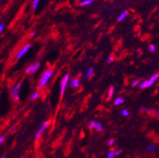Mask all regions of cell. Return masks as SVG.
I'll return each instance as SVG.
<instances>
[{
  "label": "cell",
  "mask_w": 159,
  "mask_h": 158,
  "mask_svg": "<svg viewBox=\"0 0 159 158\" xmlns=\"http://www.w3.org/2000/svg\"><path fill=\"white\" fill-rule=\"evenodd\" d=\"M53 73H54V70H48L44 73V75L41 76V81H40V82H39L38 84L39 88H42L43 86H44L46 84L48 83L49 79L53 76Z\"/></svg>",
  "instance_id": "1"
},
{
  "label": "cell",
  "mask_w": 159,
  "mask_h": 158,
  "mask_svg": "<svg viewBox=\"0 0 159 158\" xmlns=\"http://www.w3.org/2000/svg\"><path fill=\"white\" fill-rule=\"evenodd\" d=\"M21 86V82L19 81L16 86L11 89V96L15 100H18L20 97H19V92H20Z\"/></svg>",
  "instance_id": "2"
},
{
  "label": "cell",
  "mask_w": 159,
  "mask_h": 158,
  "mask_svg": "<svg viewBox=\"0 0 159 158\" xmlns=\"http://www.w3.org/2000/svg\"><path fill=\"white\" fill-rule=\"evenodd\" d=\"M70 78V75L69 74H67L63 79L60 81V96H63L65 92V89H66V86L67 85V82H68V80Z\"/></svg>",
  "instance_id": "3"
},
{
  "label": "cell",
  "mask_w": 159,
  "mask_h": 158,
  "mask_svg": "<svg viewBox=\"0 0 159 158\" xmlns=\"http://www.w3.org/2000/svg\"><path fill=\"white\" fill-rule=\"evenodd\" d=\"M49 123H50V121L49 120H48V121H45V122H44L43 123H42V125L41 126V127L39 128V130L37 131V132L36 133V134H35V141H37L39 139V138L41 137V134L44 133V130L46 129V127L49 125Z\"/></svg>",
  "instance_id": "4"
},
{
  "label": "cell",
  "mask_w": 159,
  "mask_h": 158,
  "mask_svg": "<svg viewBox=\"0 0 159 158\" xmlns=\"http://www.w3.org/2000/svg\"><path fill=\"white\" fill-rule=\"evenodd\" d=\"M40 67H41V63H34V64L29 66L26 68V74H28V75L33 74V73L36 72Z\"/></svg>",
  "instance_id": "5"
},
{
  "label": "cell",
  "mask_w": 159,
  "mask_h": 158,
  "mask_svg": "<svg viewBox=\"0 0 159 158\" xmlns=\"http://www.w3.org/2000/svg\"><path fill=\"white\" fill-rule=\"evenodd\" d=\"M89 126L90 127V128H93L95 129L96 131H103V126L101 125V123L99 122H97V121H91L89 123Z\"/></svg>",
  "instance_id": "6"
},
{
  "label": "cell",
  "mask_w": 159,
  "mask_h": 158,
  "mask_svg": "<svg viewBox=\"0 0 159 158\" xmlns=\"http://www.w3.org/2000/svg\"><path fill=\"white\" fill-rule=\"evenodd\" d=\"M30 47H31V44H26V45L23 47V48H21V49L19 51V52H18V54H17L16 59H21L23 55H25L28 52V51L30 50Z\"/></svg>",
  "instance_id": "7"
},
{
  "label": "cell",
  "mask_w": 159,
  "mask_h": 158,
  "mask_svg": "<svg viewBox=\"0 0 159 158\" xmlns=\"http://www.w3.org/2000/svg\"><path fill=\"white\" fill-rule=\"evenodd\" d=\"M159 78V74H156V75H153L152 77L150 78L149 80L147 81V83H148V87H150V86H152L154 84H155V82L156 81H157L158 79Z\"/></svg>",
  "instance_id": "8"
},
{
  "label": "cell",
  "mask_w": 159,
  "mask_h": 158,
  "mask_svg": "<svg viewBox=\"0 0 159 158\" xmlns=\"http://www.w3.org/2000/svg\"><path fill=\"white\" fill-rule=\"evenodd\" d=\"M80 85V81L78 79H75V80H71L70 81V86L72 88H77Z\"/></svg>",
  "instance_id": "9"
},
{
  "label": "cell",
  "mask_w": 159,
  "mask_h": 158,
  "mask_svg": "<svg viewBox=\"0 0 159 158\" xmlns=\"http://www.w3.org/2000/svg\"><path fill=\"white\" fill-rule=\"evenodd\" d=\"M93 68H92V67L89 68L88 70H87V74H86V75H85L84 78L85 79H88L90 77L91 75H93Z\"/></svg>",
  "instance_id": "10"
},
{
  "label": "cell",
  "mask_w": 159,
  "mask_h": 158,
  "mask_svg": "<svg viewBox=\"0 0 159 158\" xmlns=\"http://www.w3.org/2000/svg\"><path fill=\"white\" fill-rule=\"evenodd\" d=\"M124 100L123 98H121V97H117L115 100V102H114L115 105H121V104H124Z\"/></svg>",
  "instance_id": "11"
},
{
  "label": "cell",
  "mask_w": 159,
  "mask_h": 158,
  "mask_svg": "<svg viewBox=\"0 0 159 158\" xmlns=\"http://www.w3.org/2000/svg\"><path fill=\"white\" fill-rule=\"evenodd\" d=\"M127 14H128V11H127V10H125L124 12H123V13L120 15V17H118V19H117L118 21H122L127 17Z\"/></svg>",
  "instance_id": "12"
},
{
  "label": "cell",
  "mask_w": 159,
  "mask_h": 158,
  "mask_svg": "<svg viewBox=\"0 0 159 158\" xmlns=\"http://www.w3.org/2000/svg\"><path fill=\"white\" fill-rule=\"evenodd\" d=\"M94 0H83L80 2L81 6H89V5L92 4V2H93Z\"/></svg>",
  "instance_id": "13"
},
{
  "label": "cell",
  "mask_w": 159,
  "mask_h": 158,
  "mask_svg": "<svg viewBox=\"0 0 159 158\" xmlns=\"http://www.w3.org/2000/svg\"><path fill=\"white\" fill-rule=\"evenodd\" d=\"M39 97H40V93H39L38 92H36V93H33V94L30 95V100H34L37 99Z\"/></svg>",
  "instance_id": "14"
},
{
  "label": "cell",
  "mask_w": 159,
  "mask_h": 158,
  "mask_svg": "<svg viewBox=\"0 0 159 158\" xmlns=\"http://www.w3.org/2000/svg\"><path fill=\"white\" fill-rule=\"evenodd\" d=\"M114 90H115L114 87H111V88H110L109 92V99H112V96H113Z\"/></svg>",
  "instance_id": "15"
},
{
  "label": "cell",
  "mask_w": 159,
  "mask_h": 158,
  "mask_svg": "<svg viewBox=\"0 0 159 158\" xmlns=\"http://www.w3.org/2000/svg\"><path fill=\"white\" fill-rule=\"evenodd\" d=\"M148 87V83L147 81H144L143 82H142L141 85H140V88L141 89H145Z\"/></svg>",
  "instance_id": "16"
},
{
  "label": "cell",
  "mask_w": 159,
  "mask_h": 158,
  "mask_svg": "<svg viewBox=\"0 0 159 158\" xmlns=\"http://www.w3.org/2000/svg\"><path fill=\"white\" fill-rule=\"evenodd\" d=\"M39 2H40V0H34V1H33V10H36V8H37Z\"/></svg>",
  "instance_id": "17"
},
{
  "label": "cell",
  "mask_w": 159,
  "mask_h": 158,
  "mask_svg": "<svg viewBox=\"0 0 159 158\" xmlns=\"http://www.w3.org/2000/svg\"><path fill=\"white\" fill-rule=\"evenodd\" d=\"M115 156H116V153H115V151H111L109 153L108 156H107V158H113Z\"/></svg>",
  "instance_id": "18"
},
{
  "label": "cell",
  "mask_w": 159,
  "mask_h": 158,
  "mask_svg": "<svg viewBox=\"0 0 159 158\" xmlns=\"http://www.w3.org/2000/svg\"><path fill=\"white\" fill-rule=\"evenodd\" d=\"M147 149H148V151L153 152L155 149V145L153 144L150 145H148L147 146Z\"/></svg>",
  "instance_id": "19"
},
{
  "label": "cell",
  "mask_w": 159,
  "mask_h": 158,
  "mask_svg": "<svg viewBox=\"0 0 159 158\" xmlns=\"http://www.w3.org/2000/svg\"><path fill=\"white\" fill-rule=\"evenodd\" d=\"M121 114L122 116H125V117H126V116H128V115H129V111L127 110H123L121 112Z\"/></svg>",
  "instance_id": "20"
},
{
  "label": "cell",
  "mask_w": 159,
  "mask_h": 158,
  "mask_svg": "<svg viewBox=\"0 0 159 158\" xmlns=\"http://www.w3.org/2000/svg\"><path fill=\"white\" fill-rule=\"evenodd\" d=\"M139 81H140V80H139V79H137V80H135V81H133V82L132 83V87H133V88H134V87H135V86H136L139 83Z\"/></svg>",
  "instance_id": "21"
},
{
  "label": "cell",
  "mask_w": 159,
  "mask_h": 158,
  "mask_svg": "<svg viewBox=\"0 0 159 158\" xmlns=\"http://www.w3.org/2000/svg\"><path fill=\"white\" fill-rule=\"evenodd\" d=\"M149 48H150V51L151 52H155V50H156V47H155V45H153V44H151V45H150V47H149Z\"/></svg>",
  "instance_id": "22"
},
{
  "label": "cell",
  "mask_w": 159,
  "mask_h": 158,
  "mask_svg": "<svg viewBox=\"0 0 159 158\" xmlns=\"http://www.w3.org/2000/svg\"><path fill=\"white\" fill-rule=\"evenodd\" d=\"M4 30V25L2 23H0V35L2 33V30Z\"/></svg>",
  "instance_id": "23"
},
{
  "label": "cell",
  "mask_w": 159,
  "mask_h": 158,
  "mask_svg": "<svg viewBox=\"0 0 159 158\" xmlns=\"http://www.w3.org/2000/svg\"><path fill=\"white\" fill-rule=\"evenodd\" d=\"M112 60H113V59H112L111 56L108 57V59H107V62H108L109 63H112Z\"/></svg>",
  "instance_id": "24"
},
{
  "label": "cell",
  "mask_w": 159,
  "mask_h": 158,
  "mask_svg": "<svg viewBox=\"0 0 159 158\" xmlns=\"http://www.w3.org/2000/svg\"><path fill=\"white\" fill-rule=\"evenodd\" d=\"M4 141H5L4 137H2V136H1V137H0V145L2 144V142H4Z\"/></svg>",
  "instance_id": "25"
},
{
  "label": "cell",
  "mask_w": 159,
  "mask_h": 158,
  "mask_svg": "<svg viewBox=\"0 0 159 158\" xmlns=\"http://www.w3.org/2000/svg\"><path fill=\"white\" fill-rule=\"evenodd\" d=\"M114 144V140L113 139H111V140L109 141V145H112Z\"/></svg>",
  "instance_id": "26"
},
{
  "label": "cell",
  "mask_w": 159,
  "mask_h": 158,
  "mask_svg": "<svg viewBox=\"0 0 159 158\" xmlns=\"http://www.w3.org/2000/svg\"><path fill=\"white\" fill-rule=\"evenodd\" d=\"M36 30H33V31L32 32H31V36L33 37V36H34L35 35H36Z\"/></svg>",
  "instance_id": "27"
},
{
  "label": "cell",
  "mask_w": 159,
  "mask_h": 158,
  "mask_svg": "<svg viewBox=\"0 0 159 158\" xmlns=\"http://www.w3.org/2000/svg\"><path fill=\"white\" fill-rule=\"evenodd\" d=\"M154 113H155V115H157V116H158V117H159V111L154 110Z\"/></svg>",
  "instance_id": "28"
},
{
  "label": "cell",
  "mask_w": 159,
  "mask_h": 158,
  "mask_svg": "<svg viewBox=\"0 0 159 158\" xmlns=\"http://www.w3.org/2000/svg\"><path fill=\"white\" fill-rule=\"evenodd\" d=\"M115 153H116V155H119V154H120L121 153V149H119V150L116 151Z\"/></svg>",
  "instance_id": "29"
},
{
  "label": "cell",
  "mask_w": 159,
  "mask_h": 158,
  "mask_svg": "<svg viewBox=\"0 0 159 158\" xmlns=\"http://www.w3.org/2000/svg\"><path fill=\"white\" fill-rule=\"evenodd\" d=\"M16 128H17V126H14V127H13V128L11 129V131H14V130H15V129H16Z\"/></svg>",
  "instance_id": "30"
},
{
  "label": "cell",
  "mask_w": 159,
  "mask_h": 158,
  "mask_svg": "<svg viewBox=\"0 0 159 158\" xmlns=\"http://www.w3.org/2000/svg\"><path fill=\"white\" fill-rule=\"evenodd\" d=\"M2 158H6V157H2Z\"/></svg>",
  "instance_id": "31"
}]
</instances>
